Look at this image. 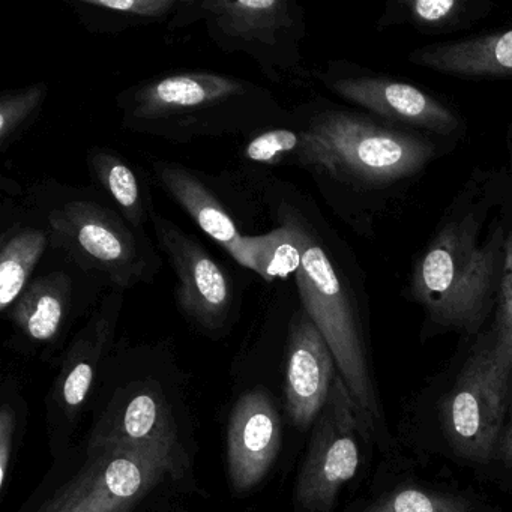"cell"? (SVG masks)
Returning a JSON list of instances; mask_svg holds the SVG:
<instances>
[{
  "label": "cell",
  "mask_w": 512,
  "mask_h": 512,
  "mask_svg": "<svg viewBox=\"0 0 512 512\" xmlns=\"http://www.w3.org/2000/svg\"><path fill=\"white\" fill-rule=\"evenodd\" d=\"M116 103L125 130L178 145L251 137L292 122L268 89L211 71L154 77L122 91Z\"/></svg>",
  "instance_id": "6da1fadb"
},
{
  "label": "cell",
  "mask_w": 512,
  "mask_h": 512,
  "mask_svg": "<svg viewBox=\"0 0 512 512\" xmlns=\"http://www.w3.org/2000/svg\"><path fill=\"white\" fill-rule=\"evenodd\" d=\"M358 512H478L476 502L457 491L401 484L380 494Z\"/></svg>",
  "instance_id": "603a6c76"
},
{
  "label": "cell",
  "mask_w": 512,
  "mask_h": 512,
  "mask_svg": "<svg viewBox=\"0 0 512 512\" xmlns=\"http://www.w3.org/2000/svg\"><path fill=\"white\" fill-rule=\"evenodd\" d=\"M158 245L176 277V304L194 325L209 334L227 328L235 308V286L227 269L196 236L155 209L151 218Z\"/></svg>",
  "instance_id": "9c48e42d"
},
{
  "label": "cell",
  "mask_w": 512,
  "mask_h": 512,
  "mask_svg": "<svg viewBox=\"0 0 512 512\" xmlns=\"http://www.w3.org/2000/svg\"><path fill=\"white\" fill-rule=\"evenodd\" d=\"M323 80L344 100L388 121L439 134H451L460 127V121L448 107L409 83L377 77H326Z\"/></svg>",
  "instance_id": "4fadbf2b"
},
{
  "label": "cell",
  "mask_w": 512,
  "mask_h": 512,
  "mask_svg": "<svg viewBox=\"0 0 512 512\" xmlns=\"http://www.w3.org/2000/svg\"><path fill=\"white\" fill-rule=\"evenodd\" d=\"M410 62L454 76H512V29L457 43L422 47L410 55Z\"/></svg>",
  "instance_id": "9a60e30c"
},
{
  "label": "cell",
  "mask_w": 512,
  "mask_h": 512,
  "mask_svg": "<svg viewBox=\"0 0 512 512\" xmlns=\"http://www.w3.org/2000/svg\"><path fill=\"white\" fill-rule=\"evenodd\" d=\"M83 26L98 34H116L133 26L166 22L178 13L179 0H76Z\"/></svg>",
  "instance_id": "7402d4cb"
},
{
  "label": "cell",
  "mask_w": 512,
  "mask_h": 512,
  "mask_svg": "<svg viewBox=\"0 0 512 512\" xmlns=\"http://www.w3.org/2000/svg\"><path fill=\"white\" fill-rule=\"evenodd\" d=\"M494 463L499 464L503 469L512 470V395Z\"/></svg>",
  "instance_id": "f546056e"
},
{
  "label": "cell",
  "mask_w": 512,
  "mask_h": 512,
  "mask_svg": "<svg viewBox=\"0 0 512 512\" xmlns=\"http://www.w3.org/2000/svg\"><path fill=\"white\" fill-rule=\"evenodd\" d=\"M266 203L275 221L292 227L301 245V266L295 274L302 310L310 316L334 355L362 419L371 433L385 431V416L371 373L358 314L337 259L304 197L283 181L269 184Z\"/></svg>",
  "instance_id": "7a4b0ae2"
},
{
  "label": "cell",
  "mask_w": 512,
  "mask_h": 512,
  "mask_svg": "<svg viewBox=\"0 0 512 512\" xmlns=\"http://www.w3.org/2000/svg\"><path fill=\"white\" fill-rule=\"evenodd\" d=\"M86 478L80 475L71 487L65 488L61 496L49 506L46 512H82L83 499H85Z\"/></svg>",
  "instance_id": "f1b7e54d"
},
{
  "label": "cell",
  "mask_w": 512,
  "mask_h": 512,
  "mask_svg": "<svg viewBox=\"0 0 512 512\" xmlns=\"http://www.w3.org/2000/svg\"><path fill=\"white\" fill-rule=\"evenodd\" d=\"M472 217L446 224L431 242L412 275L410 292L440 328L473 334L490 310L500 238L479 242Z\"/></svg>",
  "instance_id": "277c9868"
},
{
  "label": "cell",
  "mask_w": 512,
  "mask_h": 512,
  "mask_svg": "<svg viewBox=\"0 0 512 512\" xmlns=\"http://www.w3.org/2000/svg\"><path fill=\"white\" fill-rule=\"evenodd\" d=\"M73 298V280L67 272L55 271L31 281L10 317L17 328L35 341H50L58 335Z\"/></svg>",
  "instance_id": "2e32d148"
},
{
  "label": "cell",
  "mask_w": 512,
  "mask_h": 512,
  "mask_svg": "<svg viewBox=\"0 0 512 512\" xmlns=\"http://www.w3.org/2000/svg\"><path fill=\"white\" fill-rule=\"evenodd\" d=\"M512 395V364L493 337L479 344L440 401V431L470 466L494 463Z\"/></svg>",
  "instance_id": "8992f818"
},
{
  "label": "cell",
  "mask_w": 512,
  "mask_h": 512,
  "mask_svg": "<svg viewBox=\"0 0 512 512\" xmlns=\"http://www.w3.org/2000/svg\"><path fill=\"white\" fill-rule=\"evenodd\" d=\"M46 95L47 86L44 83L2 95L0 100V148L2 151H7L14 140L23 133L26 125L34 121L46 100Z\"/></svg>",
  "instance_id": "d4e9b609"
},
{
  "label": "cell",
  "mask_w": 512,
  "mask_h": 512,
  "mask_svg": "<svg viewBox=\"0 0 512 512\" xmlns=\"http://www.w3.org/2000/svg\"><path fill=\"white\" fill-rule=\"evenodd\" d=\"M16 431V413L8 404L0 412V488L4 490L13 455V439Z\"/></svg>",
  "instance_id": "83f0119b"
},
{
  "label": "cell",
  "mask_w": 512,
  "mask_h": 512,
  "mask_svg": "<svg viewBox=\"0 0 512 512\" xmlns=\"http://www.w3.org/2000/svg\"><path fill=\"white\" fill-rule=\"evenodd\" d=\"M293 125L295 127L283 125L254 134L245 145L242 157L250 163L268 167L295 164L301 151L302 131L295 121Z\"/></svg>",
  "instance_id": "cb8c5ba5"
},
{
  "label": "cell",
  "mask_w": 512,
  "mask_h": 512,
  "mask_svg": "<svg viewBox=\"0 0 512 512\" xmlns=\"http://www.w3.org/2000/svg\"><path fill=\"white\" fill-rule=\"evenodd\" d=\"M50 244L86 272L103 275L116 290L154 283L161 259L143 230L115 209L71 200L49 215Z\"/></svg>",
  "instance_id": "5b68a950"
},
{
  "label": "cell",
  "mask_w": 512,
  "mask_h": 512,
  "mask_svg": "<svg viewBox=\"0 0 512 512\" xmlns=\"http://www.w3.org/2000/svg\"><path fill=\"white\" fill-rule=\"evenodd\" d=\"M121 301L118 292L104 299L100 311L95 314L68 356L61 383L62 404L68 413H76L88 397L95 365L115 328Z\"/></svg>",
  "instance_id": "e0dca14e"
},
{
  "label": "cell",
  "mask_w": 512,
  "mask_h": 512,
  "mask_svg": "<svg viewBox=\"0 0 512 512\" xmlns=\"http://www.w3.org/2000/svg\"><path fill=\"white\" fill-rule=\"evenodd\" d=\"M83 512H128L167 475L185 466L176 440L91 449Z\"/></svg>",
  "instance_id": "30bf717a"
},
{
  "label": "cell",
  "mask_w": 512,
  "mask_h": 512,
  "mask_svg": "<svg viewBox=\"0 0 512 512\" xmlns=\"http://www.w3.org/2000/svg\"><path fill=\"white\" fill-rule=\"evenodd\" d=\"M295 122L302 131L295 164L344 184H394L421 172L434 157L430 140L380 127L353 113L325 109Z\"/></svg>",
  "instance_id": "3957f363"
},
{
  "label": "cell",
  "mask_w": 512,
  "mask_h": 512,
  "mask_svg": "<svg viewBox=\"0 0 512 512\" xmlns=\"http://www.w3.org/2000/svg\"><path fill=\"white\" fill-rule=\"evenodd\" d=\"M152 170L164 193L224 251L242 235L217 193L193 170L164 160L152 161Z\"/></svg>",
  "instance_id": "5bb4252c"
},
{
  "label": "cell",
  "mask_w": 512,
  "mask_h": 512,
  "mask_svg": "<svg viewBox=\"0 0 512 512\" xmlns=\"http://www.w3.org/2000/svg\"><path fill=\"white\" fill-rule=\"evenodd\" d=\"M281 424L268 394L251 391L242 395L230 416L227 430V463L236 491L256 487L280 452Z\"/></svg>",
  "instance_id": "7c38bea8"
},
{
  "label": "cell",
  "mask_w": 512,
  "mask_h": 512,
  "mask_svg": "<svg viewBox=\"0 0 512 512\" xmlns=\"http://www.w3.org/2000/svg\"><path fill=\"white\" fill-rule=\"evenodd\" d=\"M226 251L236 263L266 281L295 277L301 266V245L292 227L283 221L262 235L239 236Z\"/></svg>",
  "instance_id": "ffe728a7"
},
{
  "label": "cell",
  "mask_w": 512,
  "mask_h": 512,
  "mask_svg": "<svg viewBox=\"0 0 512 512\" xmlns=\"http://www.w3.org/2000/svg\"><path fill=\"white\" fill-rule=\"evenodd\" d=\"M203 22L209 38L226 53H244L271 82L299 64L301 13L287 0L181 2L170 25Z\"/></svg>",
  "instance_id": "52a82bcc"
},
{
  "label": "cell",
  "mask_w": 512,
  "mask_h": 512,
  "mask_svg": "<svg viewBox=\"0 0 512 512\" xmlns=\"http://www.w3.org/2000/svg\"><path fill=\"white\" fill-rule=\"evenodd\" d=\"M89 173L112 197L119 214L136 229H145L155 212L151 191L136 170L118 152L107 148L89 149Z\"/></svg>",
  "instance_id": "ac0fdd59"
},
{
  "label": "cell",
  "mask_w": 512,
  "mask_h": 512,
  "mask_svg": "<svg viewBox=\"0 0 512 512\" xmlns=\"http://www.w3.org/2000/svg\"><path fill=\"white\" fill-rule=\"evenodd\" d=\"M155 440H176L175 428L166 403L155 392L143 391L128 401L122 415L116 416L109 427L95 431L89 451Z\"/></svg>",
  "instance_id": "d6986e66"
},
{
  "label": "cell",
  "mask_w": 512,
  "mask_h": 512,
  "mask_svg": "<svg viewBox=\"0 0 512 512\" xmlns=\"http://www.w3.org/2000/svg\"><path fill=\"white\" fill-rule=\"evenodd\" d=\"M407 8L410 20L425 28H443L454 25L466 11L467 4L458 0H410Z\"/></svg>",
  "instance_id": "4316f807"
},
{
  "label": "cell",
  "mask_w": 512,
  "mask_h": 512,
  "mask_svg": "<svg viewBox=\"0 0 512 512\" xmlns=\"http://www.w3.org/2000/svg\"><path fill=\"white\" fill-rule=\"evenodd\" d=\"M50 245L47 230H11L0 248V310L7 313L31 283L32 274Z\"/></svg>",
  "instance_id": "44dd1931"
},
{
  "label": "cell",
  "mask_w": 512,
  "mask_h": 512,
  "mask_svg": "<svg viewBox=\"0 0 512 512\" xmlns=\"http://www.w3.org/2000/svg\"><path fill=\"white\" fill-rule=\"evenodd\" d=\"M337 364L323 335L304 310L290 326L287 343L286 400L293 424L311 427L328 403Z\"/></svg>",
  "instance_id": "8fae6325"
},
{
  "label": "cell",
  "mask_w": 512,
  "mask_h": 512,
  "mask_svg": "<svg viewBox=\"0 0 512 512\" xmlns=\"http://www.w3.org/2000/svg\"><path fill=\"white\" fill-rule=\"evenodd\" d=\"M371 433L340 374L313 425L296 484V502L308 512H331L361 466V439Z\"/></svg>",
  "instance_id": "ba28073f"
},
{
  "label": "cell",
  "mask_w": 512,
  "mask_h": 512,
  "mask_svg": "<svg viewBox=\"0 0 512 512\" xmlns=\"http://www.w3.org/2000/svg\"><path fill=\"white\" fill-rule=\"evenodd\" d=\"M491 337L512 364V235L506 239L505 245H503L496 326L491 332Z\"/></svg>",
  "instance_id": "484cf974"
}]
</instances>
